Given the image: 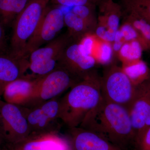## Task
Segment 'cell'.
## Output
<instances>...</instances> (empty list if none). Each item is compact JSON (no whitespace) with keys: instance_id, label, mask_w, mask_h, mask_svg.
<instances>
[{"instance_id":"obj_13","label":"cell","mask_w":150,"mask_h":150,"mask_svg":"<svg viewBox=\"0 0 150 150\" xmlns=\"http://www.w3.org/2000/svg\"><path fill=\"white\" fill-rule=\"evenodd\" d=\"M29 67L28 59L18 58L9 53L0 54V95L8 84L23 76Z\"/></svg>"},{"instance_id":"obj_20","label":"cell","mask_w":150,"mask_h":150,"mask_svg":"<svg viewBox=\"0 0 150 150\" xmlns=\"http://www.w3.org/2000/svg\"><path fill=\"white\" fill-rule=\"evenodd\" d=\"M122 68L135 86L141 83L150 76V70L141 60L123 65Z\"/></svg>"},{"instance_id":"obj_19","label":"cell","mask_w":150,"mask_h":150,"mask_svg":"<svg viewBox=\"0 0 150 150\" xmlns=\"http://www.w3.org/2000/svg\"><path fill=\"white\" fill-rule=\"evenodd\" d=\"M64 22L67 33L74 41H79L86 34L91 33L83 20L72 12L65 15Z\"/></svg>"},{"instance_id":"obj_7","label":"cell","mask_w":150,"mask_h":150,"mask_svg":"<svg viewBox=\"0 0 150 150\" xmlns=\"http://www.w3.org/2000/svg\"><path fill=\"white\" fill-rule=\"evenodd\" d=\"M64 16L61 9L48 6L37 29L26 44L23 58L28 59L33 51L57 37L65 26Z\"/></svg>"},{"instance_id":"obj_2","label":"cell","mask_w":150,"mask_h":150,"mask_svg":"<svg viewBox=\"0 0 150 150\" xmlns=\"http://www.w3.org/2000/svg\"><path fill=\"white\" fill-rule=\"evenodd\" d=\"M101 97L100 77L94 70L59 100V119L69 129L79 127Z\"/></svg>"},{"instance_id":"obj_9","label":"cell","mask_w":150,"mask_h":150,"mask_svg":"<svg viewBox=\"0 0 150 150\" xmlns=\"http://www.w3.org/2000/svg\"><path fill=\"white\" fill-rule=\"evenodd\" d=\"M0 128L12 142L19 144L30 136L28 123L22 107L0 102Z\"/></svg>"},{"instance_id":"obj_8","label":"cell","mask_w":150,"mask_h":150,"mask_svg":"<svg viewBox=\"0 0 150 150\" xmlns=\"http://www.w3.org/2000/svg\"><path fill=\"white\" fill-rule=\"evenodd\" d=\"M72 40L68 33H65L33 51L28 58L29 69L32 74L42 76L55 69L65 48Z\"/></svg>"},{"instance_id":"obj_21","label":"cell","mask_w":150,"mask_h":150,"mask_svg":"<svg viewBox=\"0 0 150 150\" xmlns=\"http://www.w3.org/2000/svg\"><path fill=\"white\" fill-rule=\"evenodd\" d=\"M142 50L139 43L133 40L124 42L118 53L123 65L127 64L141 60Z\"/></svg>"},{"instance_id":"obj_6","label":"cell","mask_w":150,"mask_h":150,"mask_svg":"<svg viewBox=\"0 0 150 150\" xmlns=\"http://www.w3.org/2000/svg\"><path fill=\"white\" fill-rule=\"evenodd\" d=\"M28 123L30 136L56 134L60 125L59 100H50L34 107H22Z\"/></svg>"},{"instance_id":"obj_24","label":"cell","mask_w":150,"mask_h":150,"mask_svg":"<svg viewBox=\"0 0 150 150\" xmlns=\"http://www.w3.org/2000/svg\"><path fill=\"white\" fill-rule=\"evenodd\" d=\"M119 30L122 34L123 42H129L133 40L138 41L137 32L134 28L128 23L124 21L121 27L119 28Z\"/></svg>"},{"instance_id":"obj_14","label":"cell","mask_w":150,"mask_h":150,"mask_svg":"<svg viewBox=\"0 0 150 150\" xmlns=\"http://www.w3.org/2000/svg\"><path fill=\"white\" fill-rule=\"evenodd\" d=\"M69 129L74 150H124L92 131L80 127Z\"/></svg>"},{"instance_id":"obj_10","label":"cell","mask_w":150,"mask_h":150,"mask_svg":"<svg viewBox=\"0 0 150 150\" xmlns=\"http://www.w3.org/2000/svg\"><path fill=\"white\" fill-rule=\"evenodd\" d=\"M96 62L93 56L85 55L81 52L78 41L72 40L62 53L58 66L64 68L81 80L94 70Z\"/></svg>"},{"instance_id":"obj_15","label":"cell","mask_w":150,"mask_h":150,"mask_svg":"<svg viewBox=\"0 0 150 150\" xmlns=\"http://www.w3.org/2000/svg\"><path fill=\"white\" fill-rule=\"evenodd\" d=\"M20 143V150H69L66 142L56 134L30 136Z\"/></svg>"},{"instance_id":"obj_29","label":"cell","mask_w":150,"mask_h":150,"mask_svg":"<svg viewBox=\"0 0 150 150\" xmlns=\"http://www.w3.org/2000/svg\"><path fill=\"white\" fill-rule=\"evenodd\" d=\"M150 110L149 112V113H148L146 119V121H145L144 126V128H143V130H142V133H141V134H142V132H143V131H144L145 130H146V129H147V128H149V127H150ZM139 136H138V137H139Z\"/></svg>"},{"instance_id":"obj_27","label":"cell","mask_w":150,"mask_h":150,"mask_svg":"<svg viewBox=\"0 0 150 150\" xmlns=\"http://www.w3.org/2000/svg\"><path fill=\"white\" fill-rule=\"evenodd\" d=\"M50 2L56 5L73 6L96 4L93 0H50Z\"/></svg>"},{"instance_id":"obj_18","label":"cell","mask_w":150,"mask_h":150,"mask_svg":"<svg viewBox=\"0 0 150 150\" xmlns=\"http://www.w3.org/2000/svg\"><path fill=\"white\" fill-rule=\"evenodd\" d=\"M29 0H0V23L5 28L12 26L14 21Z\"/></svg>"},{"instance_id":"obj_11","label":"cell","mask_w":150,"mask_h":150,"mask_svg":"<svg viewBox=\"0 0 150 150\" xmlns=\"http://www.w3.org/2000/svg\"><path fill=\"white\" fill-rule=\"evenodd\" d=\"M150 110V76L136 86L135 96L129 108L135 140L142 133Z\"/></svg>"},{"instance_id":"obj_23","label":"cell","mask_w":150,"mask_h":150,"mask_svg":"<svg viewBox=\"0 0 150 150\" xmlns=\"http://www.w3.org/2000/svg\"><path fill=\"white\" fill-rule=\"evenodd\" d=\"M127 3L131 11L150 23V0H127Z\"/></svg>"},{"instance_id":"obj_22","label":"cell","mask_w":150,"mask_h":150,"mask_svg":"<svg viewBox=\"0 0 150 150\" xmlns=\"http://www.w3.org/2000/svg\"><path fill=\"white\" fill-rule=\"evenodd\" d=\"M95 4L76 6L72 12L82 19L87 25L91 33L95 32L98 25L97 20L94 12Z\"/></svg>"},{"instance_id":"obj_12","label":"cell","mask_w":150,"mask_h":150,"mask_svg":"<svg viewBox=\"0 0 150 150\" xmlns=\"http://www.w3.org/2000/svg\"><path fill=\"white\" fill-rule=\"evenodd\" d=\"M38 76L31 74L23 76L8 84L4 92L6 102L24 106L32 98Z\"/></svg>"},{"instance_id":"obj_5","label":"cell","mask_w":150,"mask_h":150,"mask_svg":"<svg viewBox=\"0 0 150 150\" xmlns=\"http://www.w3.org/2000/svg\"><path fill=\"white\" fill-rule=\"evenodd\" d=\"M81 81L68 70L57 66L47 74L38 76L32 98L22 107L30 108L56 98Z\"/></svg>"},{"instance_id":"obj_25","label":"cell","mask_w":150,"mask_h":150,"mask_svg":"<svg viewBox=\"0 0 150 150\" xmlns=\"http://www.w3.org/2000/svg\"><path fill=\"white\" fill-rule=\"evenodd\" d=\"M135 143L138 150H150V126L137 137Z\"/></svg>"},{"instance_id":"obj_16","label":"cell","mask_w":150,"mask_h":150,"mask_svg":"<svg viewBox=\"0 0 150 150\" xmlns=\"http://www.w3.org/2000/svg\"><path fill=\"white\" fill-rule=\"evenodd\" d=\"M99 23L109 32L115 34L120 28L122 16V8L120 5L113 2L112 0L99 4Z\"/></svg>"},{"instance_id":"obj_30","label":"cell","mask_w":150,"mask_h":150,"mask_svg":"<svg viewBox=\"0 0 150 150\" xmlns=\"http://www.w3.org/2000/svg\"><path fill=\"white\" fill-rule=\"evenodd\" d=\"M93 1L95 4H98L99 5L103 3L107 2L111 0H93Z\"/></svg>"},{"instance_id":"obj_28","label":"cell","mask_w":150,"mask_h":150,"mask_svg":"<svg viewBox=\"0 0 150 150\" xmlns=\"http://www.w3.org/2000/svg\"><path fill=\"white\" fill-rule=\"evenodd\" d=\"M9 48L8 46L4 28L0 23V54L9 53Z\"/></svg>"},{"instance_id":"obj_1","label":"cell","mask_w":150,"mask_h":150,"mask_svg":"<svg viewBox=\"0 0 150 150\" xmlns=\"http://www.w3.org/2000/svg\"><path fill=\"white\" fill-rule=\"evenodd\" d=\"M79 127L95 133L124 150L135 142V134L128 108L109 102L102 97Z\"/></svg>"},{"instance_id":"obj_17","label":"cell","mask_w":150,"mask_h":150,"mask_svg":"<svg viewBox=\"0 0 150 150\" xmlns=\"http://www.w3.org/2000/svg\"><path fill=\"white\" fill-rule=\"evenodd\" d=\"M124 21L134 28L138 34V42L143 50H150V23L132 11H122Z\"/></svg>"},{"instance_id":"obj_26","label":"cell","mask_w":150,"mask_h":150,"mask_svg":"<svg viewBox=\"0 0 150 150\" xmlns=\"http://www.w3.org/2000/svg\"><path fill=\"white\" fill-rule=\"evenodd\" d=\"M100 46L98 60L103 64L109 63L113 53L112 46L110 45V43L103 41Z\"/></svg>"},{"instance_id":"obj_4","label":"cell","mask_w":150,"mask_h":150,"mask_svg":"<svg viewBox=\"0 0 150 150\" xmlns=\"http://www.w3.org/2000/svg\"><path fill=\"white\" fill-rule=\"evenodd\" d=\"M101 95L109 102L129 108L135 96L136 86L121 67L110 64L105 67L100 77Z\"/></svg>"},{"instance_id":"obj_3","label":"cell","mask_w":150,"mask_h":150,"mask_svg":"<svg viewBox=\"0 0 150 150\" xmlns=\"http://www.w3.org/2000/svg\"><path fill=\"white\" fill-rule=\"evenodd\" d=\"M50 2V0H29L12 26L10 54L18 58H24L26 44L37 29Z\"/></svg>"}]
</instances>
